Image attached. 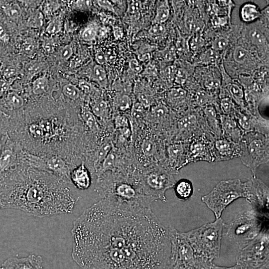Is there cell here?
Here are the masks:
<instances>
[{"label":"cell","instance_id":"obj_1","mask_svg":"<svg viewBox=\"0 0 269 269\" xmlns=\"http://www.w3.org/2000/svg\"><path fill=\"white\" fill-rule=\"evenodd\" d=\"M72 257L82 269H163L168 227L151 207L102 199L73 223Z\"/></svg>","mask_w":269,"mask_h":269},{"label":"cell","instance_id":"obj_2","mask_svg":"<svg viewBox=\"0 0 269 269\" xmlns=\"http://www.w3.org/2000/svg\"><path fill=\"white\" fill-rule=\"evenodd\" d=\"M62 179L20 158L0 174V210L14 209L39 218L71 213L78 200Z\"/></svg>","mask_w":269,"mask_h":269},{"label":"cell","instance_id":"obj_3","mask_svg":"<svg viewBox=\"0 0 269 269\" xmlns=\"http://www.w3.org/2000/svg\"><path fill=\"white\" fill-rule=\"evenodd\" d=\"M95 189L102 199L151 207L154 201L145 195L137 183L134 171H108L97 178Z\"/></svg>","mask_w":269,"mask_h":269},{"label":"cell","instance_id":"obj_4","mask_svg":"<svg viewBox=\"0 0 269 269\" xmlns=\"http://www.w3.org/2000/svg\"><path fill=\"white\" fill-rule=\"evenodd\" d=\"M226 226L220 218L182 233L196 256L213 261L219 257L223 229Z\"/></svg>","mask_w":269,"mask_h":269},{"label":"cell","instance_id":"obj_5","mask_svg":"<svg viewBox=\"0 0 269 269\" xmlns=\"http://www.w3.org/2000/svg\"><path fill=\"white\" fill-rule=\"evenodd\" d=\"M265 217L252 208L239 213L229 225L225 234L228 239L240 249L245 247L267 225Z\"/></svg>","mask_w":269,"mask_h":269},{"label":"cell","instance_id":"obj_6","mask_svg":"<svg viewBox=\"0 0 269 269\" xmlns=\"http://www.w3.org/2000/svg\"><path fill=\"white\" fill-rule=\"evenodd\" d=\"M135 176L143 193L154 201L166 202L165 192L173 188L176 182L173 175L158 163L135 171Z\"/></svg>","mask_w":269,"mask_h":269},{"label":"cell","instance_id":"obj_7","mask_svg":"<svg viewBox=\"0 0 269 269\" xmlns=\"http://www.w3.org/2000/svg\"><path fill=\"white\" fill-rule=\"evenodd\" d=\"M246 196L245 182L239 179H230L220 181L209 193L203 196L201 200L217 219L221 218L223 211L230 204Z\"/></svg>","mask_w":269,"mask_h":269},{"label":"cell","instance_id":"obj_8","mask_svg":"<svg viewBox=\"0 0 269 269\" xmlns=\"http://www.w3.org/2000/svg\"><path fill=\"white\" fill-rule=\"evenodd\" d=\"M240 250L236 264L239 269H269V233L267 225L252 241Z\"/></svg>","mask_w":269,"mask_h":269},{"label":"cell","instance_id":"obj_9","mask_svg":"<svg viewBox=\"0 0 269 269\" xmlns=\"http://www.w3.org/2000/svg\"><path fill=\"white\" fill-rule=\"evenodd\" d=\"M239 143L242 163L256 176L257 168L269 160V136L257 132L247 133Z\"/></svg>","mask_w":269,"mask_h":269},{"label":"cell","instance_id":"obj_10","mask_svg":"<svg viewBox=\"0 0 269 269\" xmlns=\"http://www.w3.org/2000/svg\"><path fill=\"white\" fill-rule=\"evenodd\" d=\"M168 229L171 246L167 269H201L199 257L182 232L172 226Z\"/></svg>","mask_w":269,"mask_h":269},{"label":"cell","instance_id":"obj_11","mask_svg":"<svg viewBox=\"0 0 269 269\" xmlns=\"http://www.w3.org/2000/svg\"><path fill=\"white\" fill-rule=\"evenodd\" d=\"M200 109H191L176 120L166 141H189L205 134L202 127Z\"/></svg>","mask_w":269,"mask_h":269},{"label":"cell","instance_id":"obj_12","mask_svg":"<svg viewBox=\"0 0 269 269\" xmlns=\"http://www.w3.org/2000/svg\"><path fill=\"white\" fill-rule=\"evenodd\" d=\"M244 182L246 190L245 199L253 209L267 217L269 216V187L256 176H253Z\"/></svg>","mask_w":269,"mask_h":269},{"label":"cell","instance_id":"obj_13","mask_svg":"<svg viewBox=\"0 0 269 269\" xmlns=\"http://www.w3.org/2000/svg\"><path fill=\"white\" fill-rule=\"evenodd\" d=\"M189 141L165 142L164 160L161 164L171 174H178L187 165Z\"/></svg>","mask_w":269,"mask_h":269},{"label":"cell","instance_id":"obj_14","mask_svg":"<svg viewBox=\"0 0 269 269\" xmlns=\"http://www.w3.org/2000/svg\"><path fill=\"white\" fill-rule=\"evenodd\" d=\"M244 134L257 132L269 136V120L252 114L246 108H237L234 116Z\"/></svg>","mask_w":269,"mask_h":269},{"label":"cell","instance_id":"obj_15","mask_svg":"<svg viewBox=\"0 0 269 269\" xmlns=\"http://www.w3.org/2000/svg\"><path fill=\"white\" fill-rule=\"evenodd\" d=\"M213 141L205 134L193 137L189 141L187 165L199 161L213 162L211 152Z\"/></svg>","mask_w":269,"mask_h":269},{"label":"cell","instance_id":"obj_16","mask_svg":"<svg viewBox=\"0 0 269 269\" xmlns=\"http://www.w3.org/2000/svg\"><path fill=\"white\" fill-rule=\"evenodd\" d=\"M201 123L205 134L212 140L222 136L220 114L214 105L200 109Z\"/></svg>","mask_w":269,"mask_h":269},{"label":"cell","instance_id":"obj_17","mask_svg":"<svg viewBox=\"0 0 269 269\" xmlns=\"http://www.w3.org/2000/svg\"><path fill=\"white\" fill-rule=\"evenodd\" d=\"M211 152L213 162L229 160L240 157L241 148L239 143L231 141L222 136L212 142Z\"/></svg>","mask_w":269,"mask_h":269},{"label":"cell","instance_id":"obj_18","mask_svg":"<svg viewBox=\"0 0 269 269\" xmlns=\"http://www.w3.org/2000/svg\"><path fill=\"white\" fill-rule=\"evenodd\" d=\"M21 148L19 145L7 135L0 151V174L18 163Z\"/></svg>","mask_w":269,"mask_h":269},{"label":"cell","instance_id":"obj_19","mask_svg":"<svg viewBox=\"0 0 269 269\" xmlns=\"http://www.w3.org/2000/svg\"><path fill=\"white\" fill-rule=\"evenodd\" d=\"M168 104L179 112L178 117H180L191 109V95L188 91L180 87L170 89L166 96Z\"/></svg>","mask_w":269,"mask_h":269},{"label":"cell","instance_id":"obj_20","mask_svg":"<svg viewBox=\"0 0 269 269\" xmlns=\"http://www.w3.org/2000/svg\"><path fill=\"white\" fill-rule=\"evenodd\" d=\"M1 269H44L42 257L31 255L24 258L12 257L5 261Z\"/></svg>","mask_w":269,"mask_h":269},{"label":"cell","instance_id":"obj_21","mask_svg":"<svg viewBox=\"0 0 269 269\" xmlns=\"http://www.w3.org/2000/svg\"><path fill=\"white\" fill-rule=\"evenodd\" d=\"M222 136L235 143H239L244 133L233 116L220 114Z\"/></svg>","mask_w":269,"mask_h":269},{"label":"cell","instance_id":"obj_22","mask_svg":"<svg viewBox=\"0 0 269 269\" xmlns=\"http://www.w3.org/2000/svg\"><path fill=\"white\" fill-rule=\"evenodd\" d=\"M71 183L78 189L85 190L91 184V174L86 164L82 162L75 166L70 173Z\"/></svg>","mask_w":269,"mask_h":269},{"label":"cell","instance_id":"obj_23","mask_svg":"<svg viewBox=\"0 0 269 269\" xmlns=\"http://www.w3.org/2000/svg\"><path fill=\"white\" fill-rule=\"evenodd\" d=\"M261 14L258 6L252 2L244 3L240 8V18L244 22H253L259 18Z\"/></svg>","mask_w":269,"mask_h":269},{"label":"cell","instance_id":"obj_24","mask_svg":"<svg viewBox=\"0 0 269 269\" xmlns=\"http://www.w3.org/2000/svg\"><path fill=\"white\" fill-rule=\"evenodd\" d=\"M173 188L175 195L180 200H188L192 195L193 186L191 182L188 179H180L175 182Z\"/></svg>","mask_w":269,"mask_h":269},{"label":"cell","instance_id":"obj_25","mask_svg":"<svg viewBox=\"0 0 269 269\" xmlns=\"http://www.w3.org/2000/svg\"><path fill=\"white\" fill-rule=\"evenodd\" d=\"M83 122L87 129L93 133H98L100 130L99 123L93 113L88 110H83L81 113Z\"/></svg>","mask_w":269,"mask_h":269},{"label":"cell","instance_id":"obj_26","mask_svg":"<svg viewBox=\"0 0 269 269\" xmlns=\"http://www.w3.org/2000/svg\"><path fill=\"white\" fill-rule=\"evenodd\" d=\"M248 38L251 42L259 48L268 50V43L265 35L258 29H251L248 32Z\"/></svg>","mask_w":269,"mask_h":269},{"label":"cell","instance_id":"obj_27","mask_svg":"<svg viewBox=\"0 0 269 269\" xmlns=\"http://www.w3.org/2000/svg\"><path fill=\"white\" fill-rule=\"evenodd\" d=\"M238 106L229 97L219 98L218 108L220 114L234 116Z\"/></svg>","mask_w":269,"mask_h":269},{"label":"cell","instance_id":"obj_28","mask_svg":"<svg viewBox=\"0 0 269 269\" xmlns=\"http://www.w3.org/2000/svg\"><path fill=\"white\" fill-rule=\"evenodd\" d=\"M219 60L218 52L211 48L206 50L199 56L198 63L206 65H215Z\"/></svg>","mask_w":269,"mask_h":269},{"label":"cell","instance_id":"obj_29","mask_svg":"<svg viewBox=\"0 0 269 269\" xmlns=\"http://www.w3.org/2000/svg\"><path fill=\"white\" fill-rule=\"evenodd\" d=\"M169 7L167 1L162 2L157 7L154 23L162 24L169 18Z\"/></svg>","mask_w":269,"mask_h":269},{"label":"cell","instance_id":"obj_30","mask_svg":"<svg viewBox=\"0 0 269 269\" xmlns=\"http://www.w3.org/2000/svg\"><path fill=\"white\" fill-rule=\"evenodd\" d=\"M7 107L12 110L19 109L24 104L23 98L14 92H9L5 99Z\"/></svg>","mask_w":269,"mask_h":269},{"label":"cell","instance_id":"obj_31","mask_svg":"<svg viewBox=\"0 0 269 269\" xmlns=\"http://www.w3.org/2000/svg\"><path fill=\"white\" fill-rule=\"evenodd\" d=\"M49 88L48 81L45 77L36 79L33 83L32 92L36 95H41L47 91Z\"/></svg>","mask_w":269,"mask_h":269},{"label":"cell","instance_id":"obj_32","mask_svg":"<svg viewBox=\"0 0 269 269\" xmlns=\"http://www.w3.org/2000/svg\"><path fill=\"white\" fill-rule=\"evenodd\" d=\"M92 112L97 118L104 119L108 114V105L104 101H100L95 103L92 108Z\"/></svg>","mask_w":269,"mask_h":269},{"label":"cell","instance_id":"obj_33","mask_svg":"<svg viewBox=\"0 0 269 269\" xmlns=\"http://www.w3.org/2000/svg\"><path fill=\"white\" fill-rule=\"evenodd\" d=\"M248 51L241 45L236 46L233 52V59L238 64L245 63L248 58Z\"/></svg>","mask_w":269,"mask_h":269},{"label":"cell","instance_id":"obj_34","mask_svg":"<svg viewBox=\"0 0 269 269\" xmlns=\"http://www.w3.org/2000/svg\"><path fill=\"white\" fill-rule=\"evenodd\" d=\"M62 93L66 98L73 101L78 100L80 96L79 90L71 84H66L63 87Z\"/></svg>","mask_w":269,"mask_h":269},{"label":"cell","instance_id":"obj_35","mask_svg":"<svg viewBox=\"0 0 269 269\" xmlns=\"http://www.w3.org/2000/svg\"><path fill=\"white\" fill-rule=\"evenodd\" d=\"M4 13L11 19L18 18L21 14V9L16 3L5 5L2 7Z\"/></svg>","mask_w":269,"mask_h":269},{"label":"cell","instance_id":"obj_36","mask_svg":"<svg viewBox=\"0 0 269 269\" xmlns=\"http://www.w3.org/2000/svg\"><path fill=\"white\" fill-rule=\"evenodd\" d=\"M199 258L201 269H239L236 265L230 267H221L214 264L211 261L200 257Z\"/></svg>","mask_w":269,"mask_h":269},{"label":"cell","instance_id":"obj_37","mask_svg":"<svg viewBox=\"0 0 269 269\" xmlns=\"http://www.w3.org/2000/svg\"><path fill=\"white\" fill-rule=\"evenodd\" d=\"M229 44V41L226 37L220 36L216 38L212 43V49L215 51H222L226 49Z\"/></svg>","mask_w":269,"mask_h":269},{"label":"cell","instance_id":"obj_38","mask_svg":"<svg viewBox=\"0 0 269 269\" xmlns=\"http://www.w3.org/2000/svg\"><path fill=\"white\" fill-rule=\"evenodd\" d=\"M204 40L200 35H196L192 37L189 41L190 49L193 51L199 50L204 45Z\"/></svg>","mask_w":269,"mask_h":269},{"label":"cell","instance_id":"obj_39","mask_svg":"<svg viewBox=\"0 0 269 269\" xmlns=\"http://www.w3.org/2000/svg\"><path fill=\"white\" fill-rule=\"evenodd\" d=\"M8 121L0 118V151L2 146L8 135Z\"/></svg>","mask_w":269,"mask_h":269},{"label":"cell","instance_id":"obj_40","mask_svg":"<svg viewBox=\"0 0 269 269\" xmlns=\"http://www.w3.org/2000/svg\"><path fill=\"white\" fill-rule=\"evenodd\" d=\"M132 101L127 95H123L118 100V106L121 111H126L131 108Z\"/></svg>","mask_w":269,"mask_h":269},{"label":"cell","instance_id":"obj_41","mask_svg":"<svg viewBox=\"0 0 269 269\" xmlns=\"http://www.w3.org/2000/svg\"><path fill=\"white\" fill-rule=\"evenodd\" d=\"M187 77V73L184 69L178 68L176 70L174 81L180 85H183L186 82Z\"/></svg>","mask_w":269,"mask_h":269},{"label":"cell","instance_id":"obj_42","mask_svg":"<svg viewBox=\"0 0 269 269\" xmlns=\"http://www.w3.org/2000/svg\"><path fill=\"white\" fill-rule=\"evenodd\" d=\"M94 75L95 79L100 83L106 81V73L104 69L100 65H96L94 68Z\"/></svg>","mask_w":269,"mask_h":269},{"label":"cell","instance_id":"obj_43","mask_svg":"<svg viewBox=\"0 0 269 269\" xmlns=\"http://www.w3.org/2000/svg\"><path fill=\"white\" fill-rule=\"evenodd\" d=\"M115 126L116 129L122 130L129 128V122L127 117L124 116H118L115 119Z\"/></svg>","mask_w":269,"mask_h":269},{"label":"cell","instance_id":"obj_44","mask_svg":"<svg viewBox=\"0 0 269 269\" xmlns=\"http://www.w3.org/2000/svg\"><path fill=\"white\" fill-rule=\"evenodd\" d=\"M165 31V28L162 24L153 23L149 29V33L154 36L163 35Z\"/></svg>","mask_w":269,"mask_h":269},{"label":"cell","instance_id":"obj_45","mask_svg":"<svg viewBox=\"0 0 269 269\" xmlns=\"http://www.w3.org/2000/svg\"><path fill=\"white\" fill-rule=\"evenodd\" d=\"M229 16H214L212 19V24L215 27H221L226 25L228 22Z\"/></svg>","mask_w":269,"mask_h":269},{"label":"cell","instance_id":"obj_46","mask_svg":"<svg viewBox=\"0 0 269 269\" xmlns=\"http://www.w3.org/2000/svg\"><path fill=\"white\" fill-rule=\"evenodd\" d=\"M176 70V67L174 65L169 66L166 68L164 71L166 79L170 82L173 80L175 78Z\"/></svg>","mask_w":269,"mask_h":269},{"label":"cell","instance_id":"obj_47","mask_svg":"<svg viewBox=\"0 0 269 269\" xmlns=\"http://www.w3.org/2000/svg\"><path fill=\"white\" fill-rule=\"evenodd\" d=\"M61 23L58 19L51 22L47 28V31L50 34L55 33L60 29Z\"/></svg>","mask_w":269,"mask_h":269},{"label":"cell","instance_id":"obj_48","mask_svg":"<svg viewBox=\"0 0 269 269\" xmlns=\"http://www.w3.org/2000/svg\"><path fill=\"white\" fill-rule=\"evenodd\" d=\"M96 34V31L94 28L88 27L83 32L82 37L85 40H91L95 38Z\"/></svg>","mask_w":269,"mask_h":269},{"label":"cell","instance_id":"obj_49","mask_svg":"<svg viewBox=\"0 0 269 269\" xmlns=\"http://www.w3.org/2000/svg\"><path fill=\"white\" fill-rule=\"evenodd\" d=\"M72 54L73 50L71 46L70 45H66L61 49L60 56L62 59L66 60L71 56Z\"/></svg>","mask_w":269,"mask_h":269},{"label":"cell","instance_id":"obj_50","mask_svg":"<svg viewBox=\"0 0 269 269\" xmlns=\"http://www.w3.org/2000/svg\"><path fill=\"white\" fill-rule=\"evenodd\" d=\"M140 4L138 1H131L128 7V11L131 14H136L138 13Z\"/></svg>","mask_w":269,"mask_h":269},{"label":"cell","instance_id":"obj_51","mask_svg":"<svg viewBox=\"0 0 269 269\" xmlns=\"http://www.w3.org/2000/svg\"><path fill=\"white\" fill-rule=\"evenodd\" d=\"M187 47L186 42L185 39L181 37H178L176 43V48L177 50L182 53L185 51Z\"/></svg>","mask_w":269,"mask_h":269},{"label":"cell","instance_id":"obj_52","mask_svg":"<svg viewBox=\"0 0 269 269\" xmlns=\"http://www.w3.org/2000/svg\"><path fill=\"white\" fill-rule=\"evenodd\" d=\"M130 67L131 69L135 73H140L142 70V67L135 59H132L130 62Z\"/></svg>","mask_w":269,"mask_h":269},{"label":"cell","instance_id":"obj_53","mask_svg":"<svg viewBox=\"0 0 269 269\" xmlns=\"http://www.w3.org/2000/svg\"><path fill=\"white\" fill-rule=\"evenodd\" d=\"M9 36L5 28L0 22V40L3 42H7L8 41Z\"/></svg>","mask_w":269,"mask_h":269},{"label":"cell","instance_id":"obj_54","mask_svg":"<svg viewBox=\"0 0 269 269\" xmlns=\"http://www.w3.org/2000/svg\"><path fill=\"white\" fill-rule=\"evenodd\" d=\"M98 4L102 7L110 11L114 12V8L112 3L108 0H98Z\"/></svg>","mask_w":269,"mask_h":269},{"label":"cell","instance_id":"obj_55","mask_svg":"<svg viewBox=\"0 0 269 269\" xmlns=\"http://www.w3.org/2000/svg\"><path fill=\"white\" fill-rule=\"evenodd\" d=\"M79 87L83 92L89 93L91 91V85L85 81H81L79 83Z\"/></svg>","mask_w":269,"mask_h":269},{"label":"cell","instance_id":"obj_56","mask_svg":"<svg viewBox=\"0 0 269 269\" xmlns=\"http://www.w3.org/2000/svg\"><path fill=\"white\" fill-rule=\"evenodd\" d=\"M16 73V70L14 67L8 66L5 68L3 71V76L6 78H10L13 77Z\"/></svg>","mask_w":269,"mask_h":269},{"label":"cell","instance_id":"obj_57","mask_svg":"<svg viewBox=\"0 0 269 269\" xmlns=\"http://www.w3.org/2000/svg\"><path fill=\"white\" fill-rule=\"evenodd\" d=\"M95 58L96 61L100 64H103L105 63L106 59L105 54L101 50H98L95 55Z\"/></svg>","mask_w":269,"mask_h":269},{"label":"cell","instance_id":"obj_58","mask_svg":"<svg viewBox=\"0 0 269 269\" xmlns=\"http://www.w3.org/2000/svg\"><path fill=\"white\" fill-rule=\"evenodd\" d=\"M139 103L144 107H149V102L147 96L143 93H141L138 96Z\"/></svg>","mask_w":269,"mask_h":269},{"label":"cell","instance_id":"obj_59","mask_svg":"<svg viewBox=\"0 0 269 269\" xmlns=\"http://www.w3.org/2000/svg\"><path fill=\"white\" fill-rule=\"evenodd\" d=\"M175 50L173 48H171L167 52H166L164 58L168 61L172 60L175 58Z\"/></svg>","mask_w":269,"mask_h":269},{"label":"cell","instance_id":"obj_60","mask_svg":"<svg viewBox=\"0 0 269 269\" xmlns=\"http://www.w3.org/2000/svg\"><path fill=\"white\" fill-rule=\"evenodd\" d=\"M114 34L116 38H121L123 36V31L121 28L115 27L114 28Z\"/></svg>","mask_w":269,"mask_h":269},{"label":"cell","instance_id":"obj_61","mask_svg":"<svg viewBox=\"0 0 269 269\" xmlns=\"http://www.w3.org/2000/svg\"><path fill=\"white\" fill-rule=\"evenodd\" d=\"M106 29L105 28H102L100 30V35L101 36H104L106 33Z\"/></svg>","mask_w":269,"mask_h":269}]
</instances>
